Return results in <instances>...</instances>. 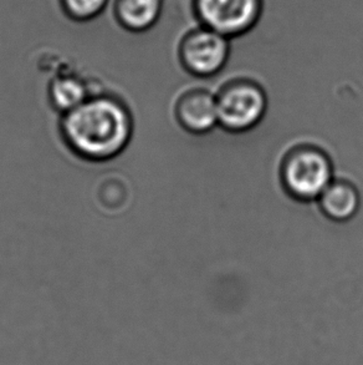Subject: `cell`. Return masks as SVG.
I'll list each match as a JSON object with an SVG mask.
<instances>
[{"label": "cell", "instance_id": "7a4b0ae2", "mask_svg": "<svg viewBox=\"0 0 363 365\" xmlns=\"http://www.w3.org/2000/svg\"><path fill=\"white\" fill-rule=\"evenodd\" d=\"M332 178L329 156L311 146H300L290 151L281 166L285 190L300 201L320 197Z\"/></svg>", "mask_w": 363, "mask_h": 365}, {"label": "cell", "instance_id": "5b68a950", "mask_svg": "<svg viewBox=\"0 0 363 365\" xmlns=\"http://www.w3.org/2000/svg\"><path fill=\"white\" fill-rule=\"evenodd\" d=\"M229 40L201 25L182 38L178 46L179 61L189 74L199 78L213 76L226 66L231 53Z\"/></svg>", "mask_w": 363, "mask_h": 365}, {"label": "cell", "instance_id": "30bf717a", "mask_svg": "<svg viewBox=\"0 0 363 365\" xmlns=\"http://www.w3.org/2000/svg\"><path fill=\"white\" fill-rule=\"evenodd\" d=\"M111 0H59L61 10L70 20L88 23L106 10Z\"/></svg>", "mask_w": 363, "mask_h": 365}, {"label": "cell", "instance_id": "ba28073f", "mask_svg": "<svg viewBox=\"0 0 363 365\" xmlns=\"http://www.w3.org/2000/svg\"><path fill=\"white\" fill-rule=\"evenodd\" d=\"M319 203L325 216L336 222H344L359 211V191L347 181H334L320 195Z\"/></svg>", "mask_w": 363, "mask_h": 365}, {"label": "cell", "instance_id": "9c48e42d", "mask_svg": "<svg viewBox=\"0 0 363 365\" xmlns=\"http://www.w3.org/2000/svg\"><path fill=\"white\" fill-rule=\"evenodd\" d=\"M90 96L88 85L76 75H59L49 85V100L61 115L69 113Z\"/></svg>", "mask_w": 363, "mask_h": 365}, {"label": "cell", "instance_id": "52a82bcc", "mask_svg": "<svg viewBox=\"0 0 363 365\" xmlns=\"http://www.w3.org/2000/svg\"><path fill=\"white\" fill-rule=\"evenodd\" d=\"M163 0H113V18L123 30L142 34L157 24Z\"/></svg>", "mask_w": 363, "mask_h": 365}, {"label": "cell", "instance_id": "8992f818", "mask_svg": "<svg viewBox=\"0 0 363 365\" xmlns=\"http://www.w3.org/2000/svg\"><path fill=\"white\" fill-rule=\"evenodd\" d=\"M176 118L189 133H208L218 123L216 98L204 90L186 93L176 104Z\"/></svg>", "mask_w": 363, "mask_h": 365}, {"label": "cell", "instance_id": "3957f363", "mask_svg": "<svg viewBox=\"0 0 363 365\" xmlns=\"http://www.w3.org/2000/svg\"><path fill=\"white\" fill-rule=\"evenodd\" d=\"M216 100L218 123L231 133L251 130L265 114V93L249 80H236L226 84Z\"/></svg>", "mask_w": 363, "mask_h": 365}, {"label": "cell", "instance_id": "277c9868", "mask_svg": "<svg viewBox=\"0 0 363 365\" xmlns=\"http://www.w3.org/2000/svg\"><path fill=\"white\" fill-rule=\"evenodd\" d=\"M193 10L201 26L231 39L256 26L263 0H193Z\"/></svg>", "mask_w": 363, "mask_h": 365}, {"label": "cell", "instance_id": "6da1fadb", "mask_svg": "<svg viewBox=\"0 0 363 365\" xmlns=\"http://www.w3.org/2000/svg\"><path fill=\"white\" fill-rule=\"evenodd\" d=\"M60 133L78 158L103 163L127 148L132 138V115L115 95H90L78 108L61 115Z\"/></svg>", "mask_w": 363, "mask_h": 365}]
</instances>
